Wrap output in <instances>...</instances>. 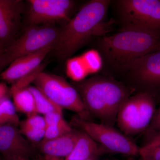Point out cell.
<instances>
[{
    "mask_svg": "<svg viewBox=\"0 0 160 160\" xmlns=\"http://www.w3.org/2000/svg\"><path fill=\"white\" fill-rule=\"evenodd\" d=\"M28 89L34 97L37 113L45 115L52 112H62V109L56 105L36 87L29 86Z\"/></svg>",
    "mask_w": 160,
    "mask_h": 160,
    "instance_id": "ac0fdd59",
    "label": "cell"
},
{
    "mask_svg": "<svg viewBox=\"0 0 160 160\" xmlns=\"http://www.w3.org/2000/svg\"><path fill=\"white\" fill-rule=\"evenodd\" d=\"M139 155L142 160H160V146L152 148H140Z\"/></svg>",
    "mask_w": 160,
    "mask_h": 160,
    "instance_id": "d4e9b609",
    "label": "cell"
},
{
    "mask_svg": "<svg viewBox=\"0 0 160 160\" xmlns=\"http://www.w3.org/2000/svg\"><path fill=\"white\" fill-rule=\"evenodd\" d=\"M46 126L61 125L67 122L63 118L62 112H52L44 116Z\"/></svg>",
    "mask_w": 160,
    "mask_h": 160,
    "instance_id": "4316f807",
    "label": "cell"
},
{
    "mask_svg": "<svg viewBox=\"0 0 160 160\" xmlns=\"http://www.w3.org/2000/svg\"><path fill=\"white\" fill-rule=\"evenodd\" d=\"M97 49L107 66L125 71L138 59L160 49V32L120 30L98 38Z\"/></svg>",
    "mask_w": 160,
    "mask_h": 160,
    "instance_id": "7a4b0ae2",
    "label": "cell"
},
{
    "mask_svg": "<svg viewBox=\"0 0 160 160\" xmlns=\"http://www.w3.org/2000/svg\"><path fill=\"white\" fill-rule=\"evenodd\" d=\"M13 98V105L17 111L27 117L38 114L34 97L28 87L17 89L9 93Z\"/></svg>",
    "mask_w": 160,
    "mask_h": 160,
    "instance_id": "e0dca14e",
    "label": "cell"
},
{
    "mask_svg": "<svg viewBox=\"0 0 160 160\" xmlns=\"http://www.w3.org/2000/svg\"><path fill=\"white\" fill-rule=\"evenodd\" d=\"M3 160H33L31 158L22 157H14L7 158H3Z\"/></svg>",
    "mask_w": 160,
    "mask_h": 160,
    "instance_id": "f546056e",
    "label": "cell"
},
{
    "mask_svg": "<svg viewBox=\"0 0 160 160\" xmlns=\"http://www.w3.org/2000/svg\"><path fill=\"white\" fill-rule=\"evenodd\" d=\"M72 122L108 152L131 156L139 153L140 148L133 141L109 125L92 122L79 117L74 118Z\"/></svg>",
    "mask_w": 160,
    "mask_h": 160,
    "instance_id": "52a82bcc",
    "label": "cell"
},
{
    "mask_svg": "<svg viewBox=\"0 0 160 160\" xmlns=\"http://www.w3.org/2000/svg\"><path fill=\"white\" fill-rule=\"evenodd\" d=\"M79 131L72 129L70 132L50 140L40 142L39 149L45 156L66 158L74 148Z\"/></svg>",
    "mask_w": 160,
    "mask_h": 160,
    "instance_id": "4fadbf2b",
    "label": "cell"
},
{
    "mask_svg": "<svg viewBox=\"0 0 160 160\" xmlns=\"http://www.w3.org/2000/svg\"><path fill=\"white\" fill-rule=\"evenodd\" d=\"M138 115V106L135 95L124 102L117 118L119 127L126 135L135 134Z\"/></svg>",
    "mask_w": 160,
    "mask_h": 160,
    "instance_id": "9a60e30c",
    "label": "cell"
},
{
    "mask_svg": "<svg viewBox=\"0 0 160 160\" xmlns=\"http://www.w3.org/2000/svg\"><path fill=\"white\" fill-rule=\"evenodd\" d=\"M75 88L88 112L109 126L117 120L120 108L129 98L127 87L117 81L102 76L77 83Z\"/></svg>",
    "mask_w": 160,
    "mask_h": 160,
    "instance_id": "3957f363",
    "label": "cell"
},
{
    "mask_svg": "<svg viewBox=\"0 0 160 160\" xmlns=\"http://www.w3.org/2000/svg\"><path fill=\"white\" fill-rule=\"evenodd\" d=\"M138 106V115L135 134L146 130L151 122L155 112V104L152 96L147 92L136 95Z\"/></svg>",
    "mask_w": 160,
    "mask_h": 160,
    "instance_id": "2e32d148",
    "label": "cell"
},
{
    "mask_svg": "<svg viewBox=\"0 0 160 160\" xmlns=\"http://www.w3.org/2000/svg\"><path fill=\"white\" fill-rule=\"evenodd\" d=\"M51 45L15 60L1 73L2 79L12 84L33 72L52 50Z\"/></svg>",
    "mask_w": 160,
    "mask_h": 160,
    "instance_id": "8fae6325",
    "label": "cell"
},
{
    "mask_svg": "<svg viewBox=\"0 0 160 160\" xmlns=\"http://www.w3.org/2000/svg\"><path fill=\"white\" fill-rule=\"evenodd\" d=\"M0 160H3V158H2H2L0 157Z\"/></svg>",
    "mask_w": 160,
    "mask_h": 160,
    "instance_id": "836d02e7",
    "label": "cell"
},
{
    "mask_svg": "<svg viewBox=\"0 0 160 160\" xmlns=\"http://www.w3.org/2000/svg\"><path fill=\"white\" fill-rule=\"evenodd\" d=\"M45 129H35L20 127V132L28 139L34 142H42L44 138Z\"/></svg>",
    "mask_w": 160,
    "mask_h": 160,
    "instance_id": "cb8c5ba5",
    "label": "cell"
},
{
    "mask_svg": "<svg viewBox=\"0 0 160 160\" xmlns=\"http://www.w3.org/2000/svg\"><path fill=\"white\" fill-rule=\"evenodd\" d=\"M24 9L21 0H0V44L13 38L21 22Z\"/></svg>",
    "mask_w": 160,
    "mask_h": 160,
    "instance_id": "7c38bea8",
    "label": "cell"
},
{
    "mask_svg": "<svg viewBox=\"0 0 160 160\" xmlns=\"http://www.w3.org/2000/svg\"><path fill=\"white\" fill-rule=\"evenodd\" d=\"M59 29L53 25L30 26L0 52V69L8 67L19 58L31 54L47 46L53 45Z\"/></svg>",
    "mask_w": 160,
    "mask_h": 160,
    "instance_id": "5b68a950",
    "label": "cell"
},
{
    "mask_svg": "<svg viewBox=\"0 0 160 160\" xmlns=\"http://www.w3.org/2000/svg\"><path fill=\"white\" fill-rule=\"evenodd\" d=\"M0 153L3 158L22 157L31 158L35 151L17 126H0Z\"/></svg>",
    "mask_w": 160,
    "mask_h": 160,
    "instance_id": "30bf717a",
    "label": "cell"
},
{
    "mask_svg": "<svg viewBox=\"0 0 160 160\" xmlns=\"http://www.w3.org/2000/svg\"><path fill=\"white\" fill-rule=\"evenodd\" d=\"M66 72L68 77L76 83L84 81L89 75L80 56L66 60Z\"/></svg>",
    "mask_w": 160,
    "mask_h": 160,
    "instance_id": "d6986e66",
    "label": "cell"
},
{
    "mask_svg": "<svg viewBox=\"0 0 160 160\" xmlns=\"http://www.w3.org/2000/svg\"><path fill=\"white\" fill-rule=\"evenodd\" d=\"M160 146V133L150 138L149 141L143 147L145 148H152Z\"/></svg>",
    "mask_w": 160,
    "mask_h": 160,
    "instance_id": "83f0119b",
    "label": "cell"
},
{
    "mask_svg": "<svg viewBox=\"0 0 160 160\" xmlns=\"http://www.w3.org/2000/svg\"><path fill=\"white\" fill-rule=\"evenodd\" d=\"M125 71L144 87H160V49L138 59Z\"/></svg>",
    "mask_w": 160,
    "mask_h": 160,
    "instance_id": "9c48e42d",
    "label": "cell"
},
{
    "mask_svg": "<svg viewBox=\"0 0 160 160\" xmlns=\"http://www.w3.org/2000/svg\"><path fill=\"white\" fill-rule=\"evenodd\" d=\"M44 160H67L62 158L52 157L45 156ZM88 160H96V159H92Z\"/></svg>",
    "mask_w": 160,
    "mask_h": 160,
    "instance_id": "4dcf8cb0",
    "label": "cell"
},
{
    "mask_svg": "<svg viewBox=\"0 0 160 160\" xmlns=\"http://www.w3.org/2000/svg\"><path fill=\"white\" fill-rule=\"evenodd\" d=\"M16 111L13 102L7 96L0 101V126L10 125L17 127L19 125Z\"/></svg>",
    "mask_w": 160,
    "mask_h": 160,
    "instance_id": "ffe728a7",
    "label": "cell"
},
{
    "mask_svg": "<svg viewBox=\"0 0 160 160\" xmlns=\"http://www.w3.org/2000/svg\"><path fill=\"white\" fill-rule=\"evenodd\" d=\"M33 82L35 87L62 109L76 112L83 119L86 120L89 116V112L77 90L64 78L42 71Z\"/></svg>",
    "mask_w": 160,
    "mask_h": 160,
    "instance_id": "8992f818",
    "label": "cell"
},
{
    "mask_svg": "<svg viewBox=\"0 0 160 160\" xmlns=\"http://www.w3.org/2000/svg\"><path fill=\"white\" fill-rule=\"evenodd\" d=\"M111 1L91 0L59 29L52 50L60 60H67L93 37L106 36L111 23L106 21Z\"/></svg>",
    "mask_w": 160,
    "mask_h": 160,
    "instance_id": "6da1fadb",
    "label": "cell"
},
{
    "mask_svg": "<svg viewBox=\"0 0 160 160\" xmlns=\"http://www.w3.org/2000/svg\"><path fill=\"white\" fill-rule=\"evenodd\" d=\"M134 160L130 158V159H127V160Z\"/></svg>",
    "mask_w": 160,
    "mask_h": 160,
    "instance_id": "d6a6232c",
    "label": "cell"
},
{
    "mask_svg": "<svg viewBox=\"0 0 160 160\" xmlns=\"http://www.w3.org/2000/svg\"><path fill=\"white\" fill-rule=\"evenodd\" d=\"M89 74L101 70L103 66V60L100 52L95 49H90L80 55Z\"/></svg>",
    "mask_w": 160,
    "mask_h": 160,
    "instance_id": "44dd1931",
    "label": "cell"
},
{
    "mask_svg": "<svg viewBox=\"0 0 160 160\" xmlns=\"http://www.w3.org/2000/svg\"><path fill=\"white\" fill-rule=\"evenodd\" d=\"M120 30L160 32V0L112 2Z\"/></svg>",
    "mask_w": 160,
    "mask_h": 160,
    "instance_id": "277c9868",
    "label": "cell"
},
{
    "mask_svg": "<svg viewBox=\"0 0 160 160\" xmlns=\"http://www.w3.org/2000/svg\"><path fill=\"white\" fill-rule=\"evenodd\" d=\"M46 123L44 117L35 114L28 117L26 119L20 122V127L35 129H45Z\"/></svg>",
    "mask_w": 160,
    "mask_h": 160,
    "instance_id": "603a6c76",
    "label": "cell"
},
{
    "mask_svg": "<svg viewBox=\"0 0 160 160\" xmlns=\"http://www.w3.org/2000/svg\"><path fill=\"white\" fill-rule=\"evenodd\" d=\"M1 101H2V100H1Z\"/></svg>",
    "mask_w": 160,
    "mask_h": 160,
    "instance_id": "d590c367",
    "label": "cell"
},
{
    "mask_svg": "<svg viewBox=\"0 0 160 160\" xmlns=\"http://www.w3.org/2000/svg\"><path fill=\"white\" fill-rule=\"evenodd\" d=\"M72 129L71 126L67 122L61 125L46 126L42 141L53 139L60 137L70 132Z\"/></svg>",
    "mask_w": 160,
    "mask_h": 160,
    "instance_id": "7402d4cb",
    "label": "cell"
},
{
    "mask_svg": "<svg viewBox=\"0 0 160 160\" xmlns=\"http://www.w3.org/2000/svg\"><path fill=\"white\" fill-rule=\"evenodd\" d=\"M146 130L149 138L160 133V106L155 112L151 122Z\"/></svg>",
    "mask_w": 160,
    "mask_h": 160,
    "instance_id": "484cf974",
    "label": "cell"
},
{
    "mask_svg": "<svg viewBox=\"0 0 160 160\" xmlns=\"http://www.w3.org/2000/svg\"><path fill=\"white\" fill-rule=\"evenodd\" d=\"M28 3L30 26L52 25L60 22L66 24L72 17L76 7L72 0H29Z\"/></svg>",
    "mask_w": 160,
    "mask_h": 160,
    "instance_id": "ba28073f",
    "label": "cell"
},
{
    "mask_svg": "<svg viewBox=\"0 0 160 160\" xmlns=\"http://www.w3.org/2000/svg\"><path fill=\"white\" fill-rule=\"evenodd\" d=\"M108 152L103 146L83 131H79L73 150L65 158L67 160L96 159L99 156Z\"/></svg>",
    "mask_w": 160,
    "mask_h": 160,
    "instance_id": "5bb4252c",
    "label": "cell"
},
{
    "mask_svg": "<svg viewBox=\"0 0 160 160\" xmlns=\"http://www.w3.org/2000/svg\"><path fill=\"white\" fill-rule=\"evenodd\" d=\"M9 89L4 83H0V101L7 97Z\"/></svg>",
    "mask_w": 160,
    "mask_h": 160,
    "instance_id": "f1b7e54d",
    "label": "cell"
},
{
    "mask_svg": "<svg viewBox=\"0 0 160 160\" xmlns=\"http://www.w3.org/2000/svg\"><path fill=\"white\" fill-rule=\"evenodd\" d=\"M1 51H0V52H1Z\"/></svg>",
    "mask_w": 160,
    "mask_h": 160,
    "instance_id": "e575fe53",
    "label": "cell"
},
{
    "mask_svg": "<svg viewBox=\"0 0 160 160\" xmlns=\"http://www.w3.org/2000/svg\"><path fill=\"white\" fill-rule=\"evenodd\" d=\"M2 50V46H1V44H0V51H1Z\"/></svg>",
    "mask_w": 160,
    "mask_h": 160,
    "instance_id": "1f68e13d",
    "label": "cell"
}]
</instances>
